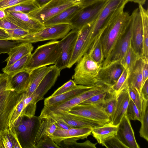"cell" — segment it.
<instances>
[{"label": "cell", "mask_w": 148, "mask_h": 148, "mask_svg": "<svg viewBox=\"0 0 148 148\" xmlns=\"http://www.w3.org/2000/svg\"><path fill=\"white\" fill-rule=\"evenodd\" d=\"M121 8L113 15L105 28L100 38L104 58H107L126 32L131 16Z\"/></svg>", "instance_id": "6da1fadb"}, {"label": "cell", "mask_w": 148, "mask_h": 148, "mask_svg": "<svg viewBox=\"0 0 148 148\" xmlns=\"http://www.w3.org/2000/svg\"><path fill=\"white\" fill-rule=\"evenodd\" d=\"M21 94L12 88L8 75L0 82V132L9 128L10 120L20 101Z\"/></svg>", "instance_id": "7a4b0ae2"}, {"label": "cell", "mask_w": 148, "mask_h": 148, "mask_svg": "<svg viewBox=\"0 0 148 148\" xmlns=\"http://www.w3.org/2000/svg\"><path fill=\"white\" fill-rule=\"evenodd\" d=\"M77 63L72 77L76 85L92 87L103 85L98 77L102 64L95 61L88 53H85Z\"/></svg>", "instance_id": "3957f363"}, {"label": "cell", "mask_w": 148, "mask_h": 148, "mask_svg": "<svg viewBox=\"0 0 148 148\" xmlns=\"http://www.w3.org/2000/svg\"><path fill=\"white\" fill-rule=\"evenodd\" d=\"M60 53L59 41L53 40L39 46L31 54L23 70L31 72L39 68L55 64Z\"/></svg>", "instance_id": "277c9868"}, {"label": "cell", "mask_w": 148, "mask_h": 148, "mask_svg": "<svg viewBox=\"0 0 148 148\" xmlns=\"http://www.w3.org/2000/svg\"><path fill=\"white\" fill-rule=\"evenodd\" d=\"M127 3L126 0H108L89 33L87 38L89 50L95 40L101 37L106 26L113 15L120 9L124 8Z\"/></svg>", "instance_id": "5b68a950"}, {"label": "cell", "mask_w": 148, "mask_h": 148, "mask_svg": "<svg viewBox=\"0 0 148 148\" xmlns=\"http://www.w3.org/2000/svg\"><path fill=\"white\" fill-rule=\"evenodd\" d=\"M39 117L20 116L14 122L16 131L21 148H35V140L39 126Z\"/></svg>", "instance_id": "8992f818"}, {"label": "cell", "mask_w": 148, "mask_h": 148, "mask_svg": "<svg viewBox=\"0 0 148 148\" xmlns=\"http://www.w3.org/2000/svg\"><path fill=\"white\" fill-rule=\"evenodd\" d=\"M73 29L70 24H60L45 27L37 32L29 33L21 38L19 42L31 43L49 40L62 39Z\"/></svg>", "instance_id": "52a82bcc"}, {"label": "cell", "mask_w": 148, "mask_h": 148, "mask_svg": "<svg viewBox=\"0 0 148 148\" xmlns=\"http://www.w3.org/2000/svg\"><path fill=\"white\" fill-rule=\"evenodd\" d=\"M108 0H102L81 8L71 19L72 29L79 30L95 21Z\"/></svg>", "instance_id": "ba28073f"}, {"label": "cell", "mask_w": 148, "mask_h": 148, "mask_svg": "<svg viewBox=\"0 0 148 148\" xmlns=\"http://www.w3.org/2000/svg\"><path fill=\"white\" fill-rule=\"evenodd\" d=\"M101 125L110 122V117L103 110L102 104L79 103L68 112Z\"/></svg>", "instance_id": "9c48e42d"}, {"label": "cell", "mask_w": 148, "mask_h": 148, "mask_svg": "<svg viewBox=\"0 0 148 148\" xmlns=\"http://www.w3.org/2000/svg\"><path fill=\"white\" fill-rule=\"evenodd\" d=\"M76 4L73 2L52 0L27 14L30 17L42 24L66 8Z\"/></svg>", "instance_id": "30bf717a"}, {"label": "cell", "mask_w": 148, "mask_h": 148, "mask_svg": "<svg viewBox=\"0 0 148 148\" xmlns=\"http://www.w3.org/2000/svg\"><path fill=\"white\" fill-rule=\"evenodd\" d=\"M107 87L103 85L94 87L66 101L48 107L54 114L67 112L72 108L99 93L105 91Z\"/></svg>", "instance_id": "8fae6325"}, {"label": "cell", "mask_w": 148, "mask_h": 148, "mask_svg": "<svg viewBox=\"0 0 148 148\" xmlns=\"http://www.w3.org/2000/svg\"><path fill=\"white\" fill-rule=\"evenodd\" d=\"M79 31V30L72 29L61 40L59 41L61 53L54 65L61 71L68 68Z\"/></svg>", "instance_id": "7c38bea8"}, {"label": "cell", "mask_w": 148, "mask_h": 148, "mask_svg": "<svg viewBox=\"0 0 148 148\" xmlns=\"http://www.w3.org/2000/svg\"><path fill=\"white\" fill-rule=\"evenodd\" d=\"M124 35L118 41L108 56L104 59L102 67L115 62H119L122 64L125 56L131 44L132 19Z\"/></svg>", "instance_id": "4fadbf2b"}, {"label": "cell", "mask_w": 148, "mask_h": 148, "mask_svg": "<svg viewBox=\"0 0 148 148\" xmlns=\"http://www.w3.org/2000/svg\"><path fill=\"white\" fill-rule=\"evenodd\" d=\"M6 18L19 28L30 33L39 32L45 27L38 21L30 17L27 14L20 12L6 13Z\"/></svg>", "instance_id": "5bb4252c"}, {"label": "cell", "mask_w": 148, "mask_h": 148, "mask_svg": "<svg viewBox=\"0 0 148 148\" xmlns=\"http://www.w3.org/2000/svg\"><path fill=\"white\" fill-rule=\"evenodd\" d=\"M131 15L132 19L131 45L136 52L140 57L142 58L143 29L138 8L134 10Z\"/></svg>", "instance_id": "9a60e30c"}, {"label": "cell", "mask_w": 148, "mask_h": 148, "mask_svg": "<svg viewBox=\"0 0 148 148\" xmlns=\"http://www.w3.org/2000/svg\"><path fill=\"white\" fill-rule=\"evenodd\" d=\"M95 21L86 25L79 30L67 68H71L85 53H87L88 37Z\"/></svg>", "instance_id": "2e32d148"}, {"label": "cell", "mask_w": 148, "mask_h": 148, "mask_svg": "<svg viewBox=\"0 0 148 148\" xmlns=\"http://www.w3.org/2000/svg\"><path fill=\"white\" fill-rule=\"evenodd\" d=\"M123 69L122 64L119 62L102 66L99 73V79L103 85L111 87L116 82Z\"/></svg>", "instance_id": "e0dca14e"}, {"label": "cell", "mask_w": 148, "mask_h": 148, "mask_svg": "<svg viewBox=\"0 0 148 148\" xmlns=\"http://www.w3.org/2000/svg\"><path fill=\"white\" fill-rule=\"evenodd\" d=\"M61 70L55 65L46 74L35 91L31 95L37 103L44 99V95L54 85L58 78L60 75Z\"/></svg>", "instance_id": "ac0fdd59"}, {"label": "cell", "mask_w": 148, "mask_h": 148, "mask_svg": "<svg viewBox=\"0 0 148 148\" xmlns=\"http://www.w3.org/2000/svg\"><path fill=\"white\" fill-rule=\"evenodd\" d=\"M116 136L128 148H140L136 140L130 120L126 114L118 125Z\"/></svg>", "instance_id": "d6986e66"}, {"label": "cell", "mask_w": 148, "mask_h": 148, "mask_svg": "<svg viewBox=\"0 0 148 148\" xmlns=\"http://www.w3.org/2000/svg\"><path fill=\"white\" fill-rule=\"evenodd\" d=\"M92 129L88 127L65 129L57 127L51 138L58 145L62 140L68 138H74L79 140L87 138L91 134Z\"/></svg>", "instance_id": "ffe728a7"}, {"label": "cell", "mask_w": 148, "mask_h": 148, "mask_svg": "<svg viewBox=\"0 0 148 148\" xmlns=\"http://www.w3.org/2000/svg\"><path fill=\"white\" fill-rule=\"evenodd\" d=\"M130 99L127 88L123 90L117 95L115 108L110 117V122L112 124L115 126L118 125L126 114Z\"/></svg>", "instance_id": "44dd1931"}, {"label": "cell", "mask_w": 148, "mask_h": 148, "mask_svg": "<svg viewBox=\"0 0 148 148\" xmlns=\"http://www.w3.org/2000/svg\"><path fill=\"white\" fill-rule=\"evenodd\" d=\"M55 114L70 128L88 127L92 128L103 125L83 117L69 114L66 112H62Z\"/></svg>", "instance_id": "7402d4cb"}, {"label": "cell", "mask_w": 148, "mask_h": 148, "mask_svg": "<svg viewBox=\"0 0 148 148\" xmlns=\"http://www.w3.org/2000/svg\"><path fill=\"white\" fill-rule=\"evenodd\" d=\"M30 72L23 70L11 75H8L9 83L17 93L27 90L29 83Z\"/></svg>", "instance_id": "603a6c76"}, {"label": "cell", "mask_w": 148, "mask_h": 148, "mask_svg": "<svg viewBox=\"0 0 148 148\" xmlns=\"http://www.w3.org/2000/svg\"><path fill=\"white\" fill-rule=\"evenodd\" d=\"M93 87L77 85L75 88L54 97L49 96L45 99L44 105L48 107L62 102L73 98Z\"/></svg>", "instance_id": "cb8c5ba5"}, {"label": "cell", "mask_w": 148, "mask_h": 148, "mask_svg": "<svg viewBox=\"0 0 148 148\" xmlns=\"http://www.w3.org/2000/svg\"><path fill=\"white\" fill-rule=\"evenodd\" d=\"M118 126L109 122L92 128L91 133L99 144L104 146L105 141L116 135Z\"/></svg>", "instance_id": "d4e9b609"}, {"label": "cell", "mask_w": 148, "mask_h": 148, "mask_svg": "<svg viewBox=\"0 0 148 148\" xmlns=\"http://www.w3.org/2000/svg\"><path fill=\"white\" fill-rule=\"evenodd\" d=\"M82 8L77 4L70 6L42 24L45 27L60 24H70L71 19Z\"/></svg>", "instance_id": "484cf974"}, {"label": "cell", "mask_w": 148, "mask_h": 148, "mask_svg": "<svg viewBox=\"0 0 148 148\" xmlns=\"http://www.w3.org/2000/svg\"><path fill=\"white\" fill-rule=\"evenodd\" d=\"M34 47L32 43L22 42L12 48L8 53V56L5 60L6 66H9L25 56L32 53Z\"/></svg>", "instance_id": "4316f807"}, {"label": "cell", "mask_w": 148, "mask_h": 148, "mask_svg": "<svg viewBox=\"0 0 148 148\" xmlns=\"http://www.w3.org/2000/svg\"><path fill=\"white\" fill-rule=\"evenodd\" d=\"M51 68L50 66H44L33 70L30 72V82L25 92V96L32 94L35 90L40 82Z\"/></svg>", "instance_id": "83f0119b"}, {"label": "cell", "mask_w": 148, "mask_h": 148, "mask_svg": "<svg viewBox=\"0 0 148 148\" xmlns=\"http://www.w3.org/2000/svg\"><path fill=\"white\" fill-rule=\"evenodd\" d=\"M142 58L138 60L133 70L130 73L128 78V87L134 88L140 92L142 86Z\"/></svg>", "instance_id": "f1b7e54d"}, {"label": "cell", "mask_w": 148, "mask_h": 148, "mask_svg": "<svg viewBox=\"0 0 148 148\" xmlns=\"http://www.w3.org/2000/svg\"><path fill=\"white\" fill-rule=\"evenodd\" d=\"M40 120V124L35 140V148L36 145L42 137L47 136L51 137L57 127L54 122L51 119L43 118Z\"/></svg>", "instance_id": "f546056e"}, {"label": "cell", "mask_w": 148, "mask_h": 148, "mask_svg": "<svg viewBox=\"0 0 148 148\" xmlns=\"http://www.w3.org/2000/svg\"><path fill=\"white\" fill-rule=\"evenodd\" d=\"M143 29V56L148 61V11L143 5L138 4Z\"/></svg>", "instance_id": "4dcf8cb0"}, {"label": "cell", "mask_w": 148, "mask_h": 148, "mask_svg": "<svg viewBox=\"0 0 148 148\" xmlns=\"http://www.w3.org/2000/svg\"><path fill=\"white\" fill-rule=\"evenodd\" d=\"M117 95L110 87L106 91L102 107L110 117L112 114L115 108L117 100Z\"/></svg>", "instance_id": "1f68e13d"}, {"label": "cell", "mask_w": 148, "mask_h": 148, "mask_svg": "<svg viewBox=\"0 0 148 148\" xmlns=\"http://www.w3.org/2000/svg\"><path fill=\"white\" fill-rule=\"evenodd\" d=\"M142 98V107L140 121L141 126L139 132L140 137L148 141V100Z\"/></svg>", "instance_id": "d6a6232c"}, {"label": "cell", "mask_w": 148, "mask_h": 148, "mask_svg": "<svg viewBox=\"0 0 148 148\" xmlns=\"http://www.w3.org/2000/svg\"><path fill=\"white\" fill-rule=\"evenodd\" d=\"M100 38L95 40L87 53L95 61L102 64L104 58Z\"/></svg>", "instance_id": "836d02e7"}, {"label": "cell", "mask_w": 148, "mask_h": 148, "mask_svg": "<svg viewBox=\"0 0 148 148\" xmlns=\"http://www.w3.org/2000/svg\"><path fill=\"white\" fill-rule=\"evenodd\" d=\"M23 101L24 107L20 116H24L29 118L34 116L37 103L33 96L31 95L26 97L25 93Z\"/></svg>", "instance_id": "e575fe53"}, {"label": "cell", "mask_w": 148, "mask_h": 148, "mask_svg": "<svg viewBox=\"0 0 148 148\" xmlns=\"http://www.w3.org/2000/svg\"><path fill=\"white\" fill-rule=\"evenodd\" d=\"M31 54L27 55L9 66H5L2 69V71L3 73L8 75H11L23 71L27 62L29 59Z\"/></svg>", "instance_id": "d590c367"}, {"label": "cell", "mask_w": 148, "mask_h": 148, "mask_svg": "<svg viewBox=\"0 0 148 148\" xmlns=\"http://www.w3.org/2000/svg\"><path fill=\"white\" fill-rule=\"evenodd\" d=\"M140 58L135 51L131 43L122 64L124 68L128 70L130 74L134 68L138 60Z\"/></svg>", "instance_id": "8d00e7d4"}, {"label": "cell", "mask_w": 148, "mask_h": 148, "mask_svg": "<svg viewBox=\"0 0 148 148\" xmlns=\"http://www.w3.org/2000/svg\"><path fill=\"white\" fill-rule=\"evenodd\" d=\"M38 8L32 0L21 3L5 10L6 13L11 12H20L27 14Z\"/></svg>", "instance_id": "74e56055"}, {"label": "cell", "mask_w": 148, "mask_h": 148, "mask_svg": "<svg viewBox=\"0 0 148 148\" xmlns=\"http://www.w3.org/2000/svg\"><path fill=\"white\" fill-rule=\"evenodd\" d=\"M38 117L40 119L43 118L51 119L55 122L58 127L61 128L65 129L71 128L53 113L46 106H44Z\"/></svg>", "instance_id": "f35d334b"}, {"label": "cell", "mask_w": 148, "mask_h": 148, "mask_svg": "<svg viewBox=\"0 0 148 148\" xmlns=\"http://www.w3.org/2000/svg\"><path fill=\"white\" fill-rule=\"evenodd\" d=\"M129 74L128 71L124 68L121 74L116 82L110 87L115 91L117 95L123 90L128 88V78Z\"/></svg>", "instance_id": "ab89813d"}, {"label": "cell", "mask_w": 148, "mask_h": 148, "mask_svg": "<svg viewBox=\"0 0 148 148\" xmlns=\"http://www.w3.org/2000/svg\"><path fill=\"white\" fill-rule=\"evenodd\" d=\"M127 90L130 98L136 105L140 115L142 111V99L140 92L134 88L128 87Z\"/></svg>", "instance_id": "60d3db41"}, {"label": "cell", "mask_w": 148, "mask_h": 148, "mask_svg": "<svg viewBox=\"0 0 148 148\" xmlns=\"http://www.w3.org/2000/svg\"><path fill=\"white\" fill-rule=\"evenodd\" d=\"M126 115L130 120H138L140 122V115L136 105L130 98L126 112Z\"/></svg>", "instance_id": "b9f144b4"}, {"label": "cell", "mask_w": 148, "mask_h": 148, "mask_svg": "<svg viewBox=\"0 0 148 148\" xmlns=\"http://www.w3.org/2000/svg\"><path fill=\"white\" fill-rule=\"evenodd\" d=\"M59 148L60 147L51 137L47 136L42 137L36 145V148Z\"/></svg>", "instance_id": "7bdbcfd3"}, {"label": "cell", "mask_w": 148, "mask_h": 148, "mask_svg": "<svg viewBox=\"0 0 148 148\" xmlns=\"http://www.w3.org/2000/svg\"><path fill=\"white\" fill-rule=\"evenodd\" d=\"M77 86L73 80L70 79L57 89L50 96L54 97L64 93L75 88Z\"/></svg>", "instance_id": "ee69618b"}, {"label": "cell", "mask_w": 148, "mask_h": 148, "mask_svg": "<svg viewBox=\"0 0 148 148\" xmlns=\"http://www.w3.org/2000/svg\"><path fill=\"white\" fill-rule=\"evenodd\" d=\"M0 137L3 148H13V144L9 128L0 132Z\"/></svg>", "instance_id": "f6af8a7d"}, {"label": "cell", "mask_w": 148, "mask_h": 148, "mask_svg": "<svg viewBox=\"0 0 148 148\" xmlns=\"http://www.w3.org/2000/svg\"><path fill=\"white\" fill-rule=\"evenodd\" d=\"M104 146L107 148H128L115 135L106 140Z\"/></svg>", "instance_id": "bcb514c9"}, {"label": "cell", "mask_w": 148, "mask_h": 148, "mask_svg": "<svg viewBox=\"0 0 148 148\" xmlns=\"http://www.w3.org/2000/svg\"><path fill=\"white\" fill-rule=\"evenodd\" d=\"M21 43L10 40H0V55L2 53H8L10 50Z\"/></svg>", "instance_id": "7dc6e473"}, {"label": "cell", "mask_w": 148, "mask_h": 148, "mask_svg": "<svg viewBox=\"0 0 148 148\" xmlns=\"http://www.w3.org/2000/svg\"><path fill=\"white\" fill-rule=\"evenodd\" d=\"M107 90L96 94L81 103L84 104H102Z\"/></svg>", "instance_id": "c3c4849f"}, {"label": "cell", "mask_w": 148, "mask_h": 148, "mask_svg": "<svg viewBox=\"0 0 148 148\" xmlns=\"http://www.w3.org/2000/svg\"><path fill=\"white\" fill-rule=\"evenodd\" d=\"M32 0H0V8L5 9Z\"/></svg>", "instance_id": "681fc988"}, {"label": "cell", "mask_w": 148, "mask_h": 148, "mask_svg": "<svg viewBox=\"0 0 148 148\" xmlns=\"http://www.w3.org/2000/svg\"><path fill=\"white\" fill-rule=\"evenodd\" d=\"M18 28H20L7 19L6 17L0 18V29L4 30H8Z\"/></svg>", "instance_id": "f907efd6"}, {"label": "cell", "mask_w": 148, "mask_h": 148, "mask_svg": "<svg viewBox=\"0 0 148 148\" xmlns=\"http://www.w3.org/2000/svg\"><path fill=\"white\" fill-rule=\"evenodd\" d=\"M9 128L12 137L13 148H21L18 140L16 131L14 126Z\"/></svg>", "instance_id": "816d5d0a"}, {"label": "cell", "mask_w": 148, "mask_h": 148, "mask_svg": "<svg viewBox=\"0 0 148 148\" xmlns=\"http://www.w3.org/2000/svg\"><path fill=\"white\" fill-rule=\"evenodd\" d=\"M142 74L143 76L142 86L145 81L148 79V61L143 58Z\"/></svg>", "instance_id": "f5cc1de1"}, {"label": "cell", "mask_w": 148, "mask_h": 148, "mask_svg": "<svg viewBox=\"0 0 148 148\" xmlns=\"http://www.w3.org/2000/svg\"><path fill=\"white\" fill-rule=\"evenodd\" d=\"M97 143H93L88 140L82 143L77 142L75 148H96Z\"/></svg>", "instance_id": "db71d44e"}, {"label": "cell", "mask_w": 148, "mask_h": 148, "mask_svg": "<svg viewBox=\"0 0 148 148\" xmlns=\"http://www.w3.org/2000/svg\"><path fill=\"white\" fill-rule=\"evenodd\" d=\"M141 97L146 100H148V79H147L142 86L140 91Z\"/></svg>", "instance_id": "11a10c76"}, {"label": "cell", "mask_w": 148, "mask_h": 148, "mask_svg": "<svg viewBox=\"0 0 148 148\" xmlns=\"http://www.w3.org/2000/svg\"><path fill=\"white\" fill-rule=\"evenodd\" d=\"M102 0H77L76 3L83 8Z\"/></svg>", "instance_id": "9f6ffc18"}, {"label": "cell", "mask_w": 148, "mask_h": 148, "mask_svg": "<svg viewBox=\"0 0 148 148\" xmlns=\"http://www.w3.org/2000/svg\"><path fill=\"white\" fill-rule=\"evenodd\" d=\"M0 40H11V37L5 30L0 28Z\"/></svg>", "instance_id": "6f0895ef"}, {"label": "cell", "mask_w": 148, "mask_h": 148, "mask_svg": "<svg viewBox=\"0 0 148 148\" xmlns=\"http://www.w3.org/2000/svg\"><path fill=\"white\" fill-rule=\"evenodd\" d=\"M52 0H34V2L38 8H40Z\"/></svg>", "instance_id": "680465c9"}, {"label": "cell", "mask_w": 148, "mask_h": 148, "mask_svg": "<svg viewBox=\"0 0 148 148\" xmlns=\"http://www.w3.org/2000/svg\"><path fill=\"white\" fill-rule=\"evenodd\" d=\"M127 2H133L143 5L145 4L147 0H126Z\"/></svg>", "instance_id": "91938a15"}, {"label": "cell", "mask_w": 148, "mask_h": 148, "mask_svg": "<svg viewBox=\"0 0 148 148\" xmlns=\"http://www.w3.org/2000/svg\"><path fill=\"white\" fill-rule=\"evenodd\" d=\"M6 14L5 11V9L0 8V18H5Z\"/></svg>", "instance_id": "94428289"}, {"label": "cell", "mask_w": 148, "mask_h": 148, "mask_svg": "<svg viewBox=\"0 0 148 148\" xmlns=\"http://www.w3.org/2000/svg\"><path fill=\"white\" fill-rule=\"evenodd\" d=\"M7 74L3 73V74H0V82L7 75Z\"/></svg>", "instance_id": "6125c7cd"}, {"label": "cell", "mask_w": 148, "mask_h": 148, "mask_svg": "<svg viewBox=\"0 0 148 148\" xmlns=\"http://www.w3.org/2000/svg\"><path fill=\"white\" fill-rule=\"evenodd\" d=\"M62 0L66 1L73 2H74L75 3H76V2H77V0Z\"/></svg>", "instance_id": "be15d7a7"}, {"label": "cell", "mask_w": 148, "mask_h": 148, "mask_svg": "<svg viewBox=\"0 0 148 148\" xmlns=\"http://www.w3.org/2000/svg\"><path fill=\"white\" fill-rule=\"evenodd\" d=\"M0 148H3V145L0 137Z\"/></svg>", "instance_id": "e7e4bbea"}]
</instances>
